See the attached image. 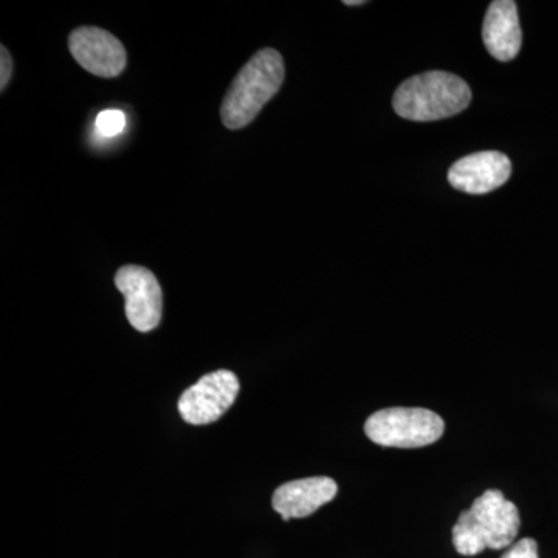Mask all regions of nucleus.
<instances>
[{
  "mask_svg": "<svg viewBox=\"0 0 558 558\" xmlns=\"http://www.w3.org/2000/svg\"><path fill=\"white\" fill-rule=\"evenodd\" d=\"M501 558H538L537 542L532 538H523L513 543Z\"/></svg>",
  "mask_w": 558,
  "mask_h": 558,
  "instance_id": "12",
  "label": "nucleus"
},
{
  "mask_svg": "<svg viewBox=\"0 0 558 558\" xmlns=\"http://www.w3.org/2000/svg\"><path fill=\"white\" fill-rule=\"evenodd\" d=\"M344 5L347 7H359V5H365V0H344Z\"/></svg>",
  "mask_w": 558,
  "mask_h": 558,
  "instance_id": "14",
  "label": "nucleus"
},
{
  "mask_svg": "<svg viewBox=\"0 0 558 558\" xmlns=\"http://www.w3.org/2000/svg\"><path fill=\"white\" fill-rule=\"evenodd\" d=\"M483 40L495 60L508 62L520 53L521 33L519 9L512 0H495L488 5L483 25Z\"/></svg>",
  "mask_w": 558,
  "mask_h": 558,
  "instance_id": "10",
  "label": "nucleus"
},
{
  "mask_svg": "<svg viewBox=\"0 0 558 558\" xmlns=\"http://www.w3.org/2000/svg\"><path fill=\"white\" fill-rule=\"evenodd\" d=\"M519 531L517 506L502 492L487 490L459 515L451 534L458 554L472 557L486 549L510 548Z\"/></svg>",
  "mask_w": 558,
  "mask_h": 558,
  "instance_id": "1",
  "label": "nucleus"
},
{
  "mask_svg": "<svg viewBox=\"0 0 558 558\" xmlns=\"http://www.w3.org/2000/svg\"><path fill=\"white\" fill-rule=\"evenodd\" d=\"M339 486L328 476L290 481L275 490L271 506L281 519H306L336 498Z\"/></svg>",
  "mask_w": 558,
  "mask_h": 558,
  "instance_id": "9",
  "label": "nucleus"
},
{
  "mask_svg": "<svg viewBox=\"0 0 558 558\" xmlns=\"http://www.w3.org/2000/svg\"><path fill=\"white\" fill-rule=\"evenodd\" d=\"M2 53V70H0V89H5L7 84L10 83L11 73H13V60H11L10 51L5 47H0Z\"/></svg>",
  "mask_w": 558,
  "mask_h": 558,
  "instance_id": "13",
  "label": "nucleus"
},
{
  "mask_svg": "<svg viewBox=\"0 0 558 558\" xmlns=\"http://www.w3.org/2000/svg\"><path fill=\"white\" fill-rule=\"evenodd\" d=\"M116 288L123 293L128 322L138 332H150L160 325L163 293L156 275L142 266H123L116 274Z\"/></svg>",
  "mask_w": 558,
  "mask_h": 558,
  "instance_id": "6",
  "label": "nucleus"
},
{
  "mask_svg": "<svg viewBox=\"0 0 558 558\" xmlns=\"http://www.w3.org/2000/svg\"><path fill=\"white\" fill-rule=\"evenodd\" d=\"M442 417L427 409L392 407L371 414L366 436L374 444L396 449H421L432 446L444 435Z\"/></svg>",
  "mask_w": 558,
  "mask_h": 558,
  "instance_id": "4",
  "label": "nucleus"
},
{
  "mask_svg": "<svg viewBox=\"0 0 558 558\" xmlns=\"http://www.w3.org/2000/svg\"><path fill=\"white\" fill-rule=\"evenodd\" d=\"M95 126L102 137H116L126 128V117L121 110H102L95 121Z\"/></svg>",
  "mask_w": 558,
  "mask_h": 558,
  "instance_id": "11",
  "label": "nucleus"
},
{
  "mask_svg": "<svg viewBox=\"0 0 558 558\" xmlns=\"http://www.w3.org/2000/svg\"><path fill=\"white\" fill-rule=\"evenodd\" d=\"M284 76V60L277 50L263 49L253 54L223 97L220 106L223 126L231 131L248 126L281 89Z\"/></svg>",
  "mask_w": 558,
  "mask_h": 558,
  "instance_id": "2",
  "label": "nucleus"
},
{
  "mask_svg": "<svg viewBox=\"0 0 558 558\" xmlns=\"http://www.w3.org/2000/svg\"><path fill=\"white\" fill-rule=\"evenodd\" d=\"M512 174L509 157L497 150L470 154L449 170V182L454 190L468 194H487L505 185Z\"/></svg>",
  "mask_w": 558,
  "mask_h": 558,
  "instance_id": "8",
  "label": "nucleus"
},
{
  "mask_svg": "<svg viewBox=\"0 0 558 558\" xmlns=\"http://www.w3.org/2000/svg\"><path fill=\"white\" fill-rule=\"evenodd\" d=\"M69 49L81 68L101 78H116L126 69L128 53L112 33L80 27L70 33Z\"/></svg>",
  "mask_w": 558,
  "mask_h": 558,
  "instance_id": "7",
  "label": "nucleus"
},
{
  "mask_svg": "<svg viewBox=\"0 0 558 558\" xmlns=\"http://www.w3.org/2000/svg\"><path fill=\"white\" fill-rule=\"evenodd\" d=\"M470 101L472 90L464 80L433 70L403 81L392 98V108L405 120L436 121L458 116Z\"/></svg>",
  "mask_w": 558,
  "mask_h": 558,
  "instance_id": "3",
  "label": "nucleus"
},
{
  "mask_svg": "<svg viewBox=\"0 0 558 558\" xmlns=\"http://www.w3.org/2000/svg\"><path fill=\"white\" fill-rule=\"evenodd\" d=\"M240 388V380L231 371L209 373L180 396V416L191 425L213 424L231 409Z\"/></svg>",
  "mask_w": 558,
  "mask_h": 558,
  "instance_id": "5",
  "label": "nucleus"
}]
</instances>
